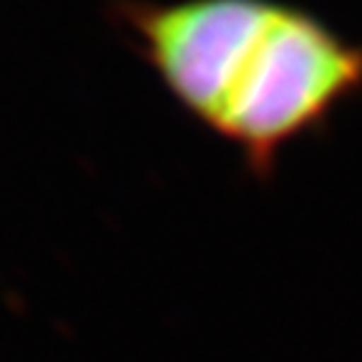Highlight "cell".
<instances>
[{
  "instance_id": "cell-1",
  "label": "cell",
  "mask_w": 362,
  "mask_h": 362,
  "mask_svg": "<svg viewBox=\"0 0 362 362\" xmlns=\"http://www.w3.org/2000/svg\"><path fill=\"white\" fill-rule=\"evenodd\" d=\"M362 90V45L307 13L279 8L214 126L257 166Z\"/></svg>"
},
{
  "instance_id": "cell-2",
  "label": "cell",
  "mask_w": 362,
  "mask_h": 362,
  "mask_svg": "<svg viewBox=\"0 0 362 362\" xmlns=\"http://www.w3.org/2000/svg\"><path fill=\"white\" fill-rule=\"evenodd\" d=\"M277 11L264 0H194L144 16L141 28L166 83L214 124Z\"/></svg>"
}]
</instances>
